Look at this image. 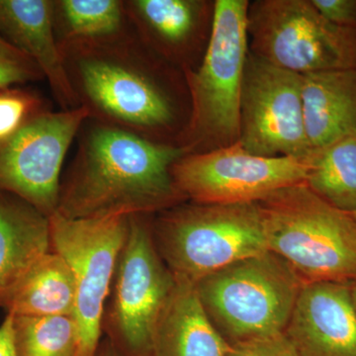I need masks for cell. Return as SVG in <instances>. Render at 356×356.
Masks as SVG:
<instances>
[{"label": "cell", "mask_w": 356, "mask_h": 356, "mask_svg": "<svg viewBox=\"0 0 356 356\" xmlns=\"http://www.w3.org/2000/svg\"><path fill=\"white\" fill-rule=\"evenodd\" d=\"M60 185L56 213L70 219L149 216L184 203L172 168L186 153L88 119Z\"/></svg>", "instance_id": "6da1fadb"}, {"label": "cell", "mask_w": 356, "mask_h": 356, "mask_svg": "<svg viewBox=\"0 0 356 356\" xmlns=\"http://www.w3.org/2000/svg\"><path fill=\"white\" fill-rule=\"evenodd\" d=\"M70 84L92 120L177 145L185 125L161 60L135 31L109 43L62 51ZM175 145V144H173ZM178 146V145H177Z\"/></svg>", "instance_id": "7a4b0ae2"}, {"label": "cell", "mask_w": 356, "mask_h": 356, "mask_svg": "<svg viewBox=\"0 0 356 356\" xmlns=\"http://www.w3.org/2000/svg\"><path fill=\"white\" fill-rule=\"evenodd\" d=\"M248 0H217L205 53L182 70L191 99L186 128L177 145L186 154L232 146L240 140L241 97L250 48Z\"/></svg>", "instance_id": "3957f363"}, {"label": "cell", "mask_w": 356, "mask_h": 356, "mask_svg": "<svg viewBox=\"0 0 356 356\" xmlns=\"http://www.w3.org/2000/svg\"><path fill=\"white\" fill-rule=\"evenodd\" d=\"M269 252L305 283L356 281V221L305 184L259 201Z\"/></svg>", "instance_id": "277c9868"}, {"label": "cell", "mask_w": 356, "mask_h": 356, "mask_svg": "<svg viewBox=\"0 0 356 356\" xmlns=\"http://www.w3.org/2000/svg\"><path fill=\"white\" fill-rule=\"evenodd\" d=\"M152 229L170 273L192 283L268 252L259 202L181 203L159 213Z\"/></svg>", "instance_id": "5b68a950"}, {"label": "cell", "mask_w": 356, "mask_h": 356, "mask_svg": "<svg viewBox=\"0 0 356 356\" xmlns=\"http://www.w3.org/2000/svg\"><path fill=\"white\" fill-rule=\"evenodd\" d=\"M194 284L211 322L234 346L284 334L305 282L287 261L268 250Z\"/></svg>", "instance_id": "8992f818"}, {"label": "cell", "mask_w": 356, "mask_h": 356, "mask_svg": "<svg viewBox=\"0 0 356 356\" xmlns=\"http://www.w3.org/2000/svg\"><path fill=\"white\" fill-rule=\"evenodd\" d=\"M248 35L252 55L300 76L356 70V28L332 24L311 0L248 4Z\"/></svg>", "instance_id": "52a82bcc"}, {"label": "cell", "mask_w": 356, "mask_h": 356, "mask_svg": "<svg viewBox=\"0 0 356 356\" xmlns=\"http://www.w3.org/2000/svg\"><path fill=\"white\" fill-rule=\"evenodd\" d=\"M50 221L51 250L60 254L76 283L74 318L81 334V356H95L102 316L130 217L70 219L55 213Z\"/></svg>", "instance_id": "ba28073f"}, {"label": "cell", "mask_w": 356, "mask_h": 356, "mask_svg": "<svg viewBox=\"0 0 356 356\" xmlns=\"http://www.w3.org/2000/svg\"><path fill=\"white\" fill-rule=\"evenodd\" d=\"M90 113L86 107L36 115L0 145V193L29 204L44 216L58 211L60 172L72 142Z\"/></svg>", "instance_id": "9c48e42d"}, {"label": "cell", "mask_w": 356, "mask_h": 356, "mask_svg": "<svg viewBox=\"0 0 356 356\" xmlns=\"http://www.w3.org/2000/svg\"><path fill=\"white\" fill-rule=\"evenodd\" d=\"M305 159L255 156L240 142L202 154H185L172 168L185 200L197 204L254 203L306 179Z\"/></svg>", "instance_id": "30bf717a"}, {"label": "cell", "mask_w": 356, "mask_h": 356, "mask_svg": "<svg viewBox=\"0 0 356 356\" xmlns=\"http://www.w3.org/2000/svg\"><path fill=\"white\" fill-rule=\"evenodd\" d=\"M175 278L154 243L149 216L130 217L115 273L112 327L131 356H149L154 327Z\"/></svg>", "instance_id": "8fae6325"}, {"label": "cell", "mask_w": 356, "mask_h": 356, "mask_svg": "<svg viewBox=\"0 0 356 356\" xmlns=\"http://www.w3.org/2000/svg\"><path fill=\"white\" fill-rule=\"evenodd\" d=\"M243 149L255 156L305 159L302 77L248 51L241 97Z\"/></svg>", "instance_id": "7c38bea8"}, {"label": "cell", "mask_w": 356, "mask_h": 356, "mask_svg": "<svg viewBox=\"0 0 356 356\" xmlns=\"http://www.w3.org/2000/svg\"><path fill=\"white\" fill-rule=\"evenodd\" d=\"M284 334L300 356H356L350 284L305 283Z\"/></svg>", "instance_id": "4fadbf2b"}, {"label": "cell", "mask_w": 356, "mask_h": 356, "mask_svg": "<svg viewBox=\"0 0 356 356\" xmlns=\"http://www.w3.org/2000/svg\"><path fill=\"white\" fill-rule=\"evenodd\" d=\"M126 14L142 43L163 60L192 69L211 29L214 2L204 0H128Z\"/></svg>", "instance_id": "5bb4252c"}, {"label": "cell", "mask_w": 356, "mask_h": 356, "mask_svg": "<svg viewBox=\"0 0 356 356\" xmlns=\"http://www.w3.org/2000/svg\"><path fill=\"white\" fill-rule=\"evenodd\" d=\"M0 34L36 63L63 110L81 107L54 25L51 0H0Z\"/></svg>", "instance_id": "9a60e30c"}, {"label": "cell", "mask_w": 356, "mask_h": 356, "mask_svg": "<svg viewBox=\"0 0 356 356\" xmlns=\"http://www.w3.org/2000/svg\"><path fill=\"white\" fill-rule=\"evenodd\" d=\"M175 278L154 327L151 356H227L231 346L211 322L195 284Z\"/></svg>", "instance_id": "2e32d148"}, {"label": "cell", "mask_w": 356, "mask_h": 356, "mask_svg": "<svg viewBox=\"0 0 356 356\" xmlns=\"http://www.w3.org/2000/svg\"><path fill=\"white\" fill-rule=\"evenodd\" d=\"M301 77L310 151L356 134V70H325Z\"/></svg>", "instance_id": "e0dca14e"}, {"label": "cell", "mask_w": 356, "mask_h": 356, "mask_svg": "<svg viewBox=\"0 0 356 356\" xmlns=\"http://www.w3.org/2000/svg\"><path fill=\"white\" fill-rule=\"evenodd\" d=\"M51 250L49 218L19 198L0 193V307L30 267Z\"/></svg>", "instance_id": "ac0fdd59"}, {"label": "cell", "mask_w": 356, "mask_h": 356, "mask_svg": "<svg viewBox=\"0 0 356 356\" xmlns=\"http://www.w3.org/2000/svg\"><path fill=\"white\" fill-rule=\"evenodd\" d=\"M76 296L69 266L51 250L30 267L0 308L11 316H74Z\"/></svg>", "instance_id": "d6986e66"}, {"label": "cell", "mask_w": 356, "mask_h": 356, "mask_svg": "<svg viewBox=\"0 0 356 356\" xmlns=\"http://www.w3.org/2000/svg\"><path fill=\"white\" fill-rule=\"evenodd\" d=\"M54 25L60 51L109 43L134 30L120 0L54 1Z\"/></svg>", "instance_id": "ffe728a7"}, {"label": "cell", "mask_w": 356, "mask_h": 356, "mask_svg": "<svg viewBox=\"0 0 356 356\" xmlns=\"http://www.w3.org/2000/svg\"><path fill=\"white\" fill-rule=\"evenodd\" d=\"M305 184L337 209L356 213V134L346 136L305 158Z\"/></svg>", "instance_id": "44dd1931"}, {"label": "cell", "mask_w": 356, "mask_h": 356, "mask_svg": "<svg viewBox=\"0 0 356 356\" xmlns=\"http://www.w3.org/2000/svg\"><path fill=\"white\" fill-rule=\"evenodd\" d=\"M13 322L19 356H81L74 316H13Z\"/></svg>", "instance_id": "7402d4cb"}, {"label": "cell", "mask_w": 356, "mask_h": 356, "mask_svg": "<svg viewBox=\"0 0 356 356\" xmlns=\"http://www.w3.org/2000/svg\"><path fill=\"white\" fill-rule=\"evenodd\" d=\"M48 109L36 93L19 88L0 90V145L19 132L32 118Z\"/></svg>", "instance_id": "603a6c76"}, {"label": "cell", "mask_w": 356, "mask_h": 356, "mask_svg": "<svg viewBox=\"0 0 356 356\" xmlns=\"http://www.w3.org/2000/svg\"><path fill=\"white\" fill-rule=\"evenodd\" d=\"M43 72L34 60L16 49L0 34V90L44 79Z\"/></svg>", "instance_id": "cb8c5ba5"}, {"label": "cell", "mask_w": 356, "mask_h": 356, "mask_svg": "<svg viewBox=\"0 0 356 356\" xmlns=\"http://www.w3.org/2000/svg\"><path fill=\"white\" fill-rule=\"evenodd\" d=\"M227 356H300L286 334L264 337L231 346Z\"/></svg>", "instance_id": "d4e9b609"}, {"label": "cell", "mask_w": 356, "mask_h": 356, "mask_svg": "<svg viewBox=\"0 0 356 356\" xmlns=\"http://www.w3.org/2000/svg\"><path fill=\"white\" fill-rule=\"evenodd\" d=\"M318 13L339 27L356 28V0H311Z\"/></svg>", "instance_id": "484cf974"}, {"label": "cell", "mask_w": 356, "mask_h": 356, "mask_svg": "<svg viewBox=\"0 0 356 356\" xmlns=\"http://www.w3.org/2000/svg\"><path fill=\"white\" fill-rule=\"evenodd\" d=\"M0 356H19L14 337L13 316L6 315L0 325Z\"/></svg>", "instance_id": "4316f807"}, {"label": "cell", "mask_w": 356, "mask_h": 356, "mask_svg": "<svg viewBox=\"0 0 356 356\" xmlns=\"http://www.w3.org/2000/svg\"><path fill=\"white\" fill-rule=\"evenodd\" d=\"M351 298H353V306L356 312V281L350 284Z\"/></svg>", "instance_id": "83f0119b"}, {"label": "cell", "mask_w": 356, "mask_h": 356, "mask_svg": "<svg viewBox=\"0 0 356 356\" xmlns=\"http://www.w3.org/2000/svg\"><path fill=\"white\" fill-rule=\"evenodd\" d=\"M353 218H355V220L356 221V213H355V214H353Z\"/></svg>", "instance_id": "f1b7e54d"}, {"label": "cell", "mask_w": 356, "mask_h": 356, "mask_svg": "<svg viewBox=\"0 0 356 356\" xmlns=\"http://www.w3.org/2000/svg\"><path fill=\"white\" fill-rule=\"evenodd\" d=\"M149 356H151V355H149Z\"/></svg>", "instance_id": "f546056e"}]
</instances>
